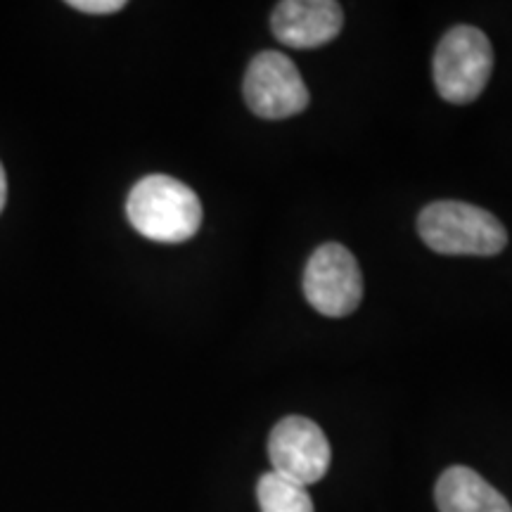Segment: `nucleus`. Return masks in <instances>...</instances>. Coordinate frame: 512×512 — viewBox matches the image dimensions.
Masks as SVG:
<instances>
[{"label": "nucleus", "instance_id": "nucleus-2", "mask_svg": "<svg viewBox=\"0 0 512 512\" xmlns=\"http://www.w3.org/2000/svg\"><path fill=\"white\" fill-rule=\"evenodd\" d=\"M418 233L446 256H496L508 247V230L491 211L467 202L441 200L420 211Z\"/></svg>", "mask_w": 512, "mask_h": 512}, {"label": "nucleus", "instance_id": "nucleus-7", "mask_svg": "<svg viewBox=\"0 0 512 512\" xmlns=\"http://www.w3.org/2000/svg\"><path fill=\"white\" fill-rule=\"evenodd\" d=\"M344 24L342 5L335 0H283L275 5L271 29L283 46L320 48L337 38Z\"/></svg>", "mask_w": 512, "mask_h": 512}, {"label": "nucleus", "instance_id": "nucleus-9", "mask_svg": "<svg viewBox=\"0 0 512 512\" xmlns=\"http://www.w3.org/2000/svg\"><path fill=\"white\" fill-rule=\"evenodd\" d=\"M261 512H313V501L306 486H299L290 479L266 472L256 484Z\"/></svg>", "mask_w": 512, "mask_h": 512}, {"label": "nucleus", "instance_id": "nucleus-11", "mask_svg": "<svg viewBox=\"0 0 512 512\" xmlns=\"http://www.w3.org/2000/svg\"><path fill=\"white\" fill-rule=\"evenodd\" d=\"M5 197H8V181H5V171L0 166V211L5 207Z\"/></svg>", "mask_w": 512, "mask_h": 512}, {"label": "nucleus", "instance_id": "nucleus-8", "mask_svg": "<svg viewBox=\"0 0 512 512\" xmlns=\"http://www.w3.org/2000/svg\"><path fill=\"white\" fill-rule=\"evenodd\" d=\"M434 498L439 512H512L508 498L465 465L448 467L439 477Z\"/></svg>", "mask_w": 512, "mask_h": 512}, {"label": "nucleus", "instance_id": "nucleus-1", "mask_svg": "<svg viewBox=\"0 0 512 512\" xmlns=\"http://www.w3.org/2000/svg\"><path fill=\"white\" fill-rule=\"evenodd\" d=\"M126 216L143 238L176 245L195 238L202 226V204L188 185L157 174L133 185Z\"/></svg>", "mask_w": 512, "mask_h": 512}, {"label": "nucleus", "instance_id": "nucleus-5", "mask_svg": "<svg viewBox=\"0 0 512 512\" xmlns=\"http://www.w3.org/2000/svg\"><path fill=\"white\" fill-rule=\"evenodd\" d=\"M242 91L249 110L271 121L302 114L311 100L299 69L278 50H264L249 62Z\"/></svg>", "mask_w": 512, "mask_h": 512}, {"label": "nucleus", "instance_id": "nucleus-6", "mask_svg": "<svg viewBox=\"0 0 512 512\" xmlns=\"http://www.w3.org/2000/svg\"><path fill=\"white\" fill-rule=\"evenodd\" d=\"M268 458L275 475L299 486L316 484L330 467V444L316 422L302 415H287L271 430Z\"/></svg>", "mask_w": 512, "mask_h": 512}, {"label": "nucleus", "instance_id": "nucleus-4", "mask_svg": "<svg viewBox=\"0 0 512 512\" xmlns=\"http://www.w3.org/2000/svg\"><path fill=\"white\" fill-rule=\"evenodd\" d=\"M304 297L328 318L354 313L363 299V275L354 254L339 242L320 245L306 264Z\"/></svg>", "mask_w": 512, "mask_h": 512}, {"label": "nucleus", "instance_id": "nucleus-3", "mask_svg": "<svg viewBox=\"0 0 512 512\" xmlns=\"http://www.w3.org/2000/svg\"><path fill=\"white\" fill-rule=\"evenodd\" d=\"M494 72V48L482 29L453 27L434 53V86L451 105H470L484 93Z\"/></svg>", "mask_w": 512, "mask_h": 512}, {"label": "nucleus", "instance_id": "nucleus-10", "mask_svg": "<svg viewBox=\"0 0 512 512\" xmlns=\"http://www.w3.org/2000/svg\"><path fill=\"white\" fill-rule=\"evenodd\" d=\"M72 8L88 12V15H112L126 8L124 0H72Z\"/></svg>", "mask_w": 512, "mask_h": 512}]
</instances>
